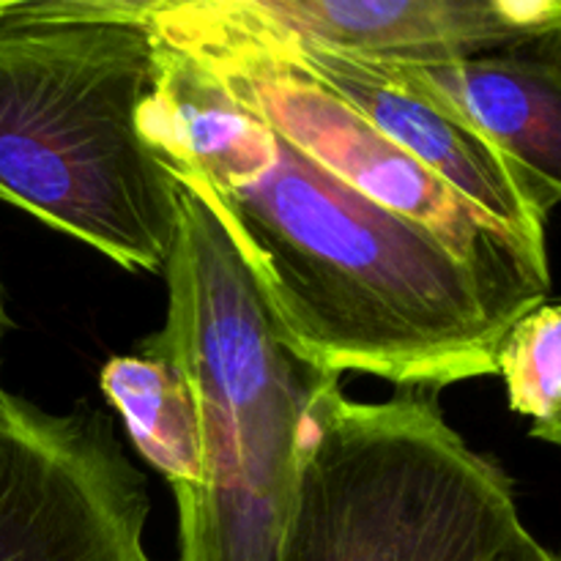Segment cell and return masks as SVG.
Here are the masks:
<instances>
[{"mask_svg":"<svg viewBox=\"0 0 561 561\" xmlns=\"http://www.w3.org/2000/svg\"><path fill=\"white\" fill-rule=\"evenodd\" d=\"M148 0L0 3V197L135 272H162L179 192L137 126Z\"/></svg>","mask_w":561,"mask_h":561,"instance_id":"cell-2","label":"cell"},{"mask_svg":"<svg viewBox=\"0 0 561 561\" xmlns=\"http://www.w3.org/2000/svg\"><path fill=\"white\" fill-rule=\"evenodd\" d=\"M394 66L561 192V33L449 64Z\"/></svg>","mask_w":561,"mask_h":561,"instance_id":"cell-9","label":"cell"},{"mask_svg":"<svg viewBox=\"0 0 561 561\" xmlns=\"http://www.w3.org/2000/svg\"><path fill=\"white\" fill-rule=\"evenodd\" d=\"M168 318L142 343L181 367L197 403L203 485L179 502V561H274L327 373L274 323L214 214L179 192L162 268Z\"/></svg>","mask_w":561,"mask_h":561,"instance_id":"cell-3","label":"cell"},{"mask_svg":"<svg viewBox=\"0 0 561 561\" xmlns=\"http://www.w3.org/2000/svg\"><path fill=\"white\" fill-rule=\"evenodd\" d=\"M510 409L531 420V436L561 442V310L551 299L520 316L496 348Z\"/></svg>","mask_w":561,"mask_h":561,"instance_id":"cell-11","label":"cell"},{"mask_svg":"<svg viewBox=\"0 0 561 561\" xmlns=\"http://www.w3.org/2000/svg\"><path fill=\"white\" fill-rule=\"evenodd\" d=\"M148 22L211 66L301 151L431 230L499 294L526 310L551 299V268L537 266L502 225L327 91L290 44L252 20L239 0H148Z\"/></svg>","mask_w":561,"mask_h":561,"instance_id":"cell-5","label":"cell"},{"mask_svg":"<svg viewBox=\"0 0 561 561\" xmlns=\"http://www.w3.org/2000/svg\"><path fill=\"white\" fill-rule=\"evenodd\" d=\"M107 403L126 422L137 453L184 499L203 485V444L190 381L170 356L140 340L99 373Z\"/></svg>","mask_w":561,"mask_h":561,"instance_id":"cell-10","label":"cell"},{"mask_svg":"<svg viewBox=\"0 0 561 561\" xmlns=\"http://www.w3.org/2000/svg\"><path fill=\"white\" fill-rule=\"evenodd\" d=\"M491 561H559V559L557 553H551L546 546H540L526 526H520V529L515 531L502 548H499L496 557Z\"/></svg>","mask_w":561,"mask_h":561,"instance_id":"cell-12","label":"cell"},{"mask_svg":"<svg viewBox=\"0 0 561 561\" xmlns=\"http://www.w3.org/2000/svg\"><path fill=\"white\" fill-rule=\"evenodd\" d=\"M146 477L104 411L0 392V561H157Z\"/></svg>","mask_w":561,"mask_h":561,"instance_id":"cell-6","label":"cell"},{"mask_svg":"<svg viewBox=\"0 0 561 561\" xmlns=\"http://www.w3.org/2000/svg\"><path fill=\"white\" fill-rule=\"evenodd\" d=\"M153 42L137 126L214 214L301 362L425 392L496 373L499 343L526 307L301 151L190 49L157 31Z\"/></svg>","mask_w":561,"mask_h":561,"instance_id":"cell-1","label":"cell"},{"mask_svg":"<svg viewBox=\"0 0 561 561\" xmlns=\"http://www.w3.org/2000/svg\"><path fill=\"white\" fill-rule=\"evenodd\" d=\"M520 526L510 474L444 420L436 392L359 403L329 378L274 561H491Z\"/></svg>","mask_w":561,"mask_h":561,"instance_id":"cell-4","label":"cell"},{"mask_svg":"<svg viewBox=\"0 0 561 561\" xmlns=\"http://www.w3.org/2000/svg\"><path fill=\"white\" fill-rule=\"evenodd\" d=\"M283 38L327 91L343 99L373 129L403 148L463 201L502 225L537 266L548 268L546 228L561 192L548 190L518 168L477 126L411 80L400 66Z\"/></svg>","mask_w":561,"mask_h":561,"instance_id":"cell-7","label":"cell"},{"mask_svg":"<svg viewBox=\"0 0 561 561\" xmlns=\"http://www.w3.org/2000/svg\"><path fill=\"white\" fill-rule=\"evenodd\" d=\"M261 25L378 64H449L561 33L559 0H239Z\"/></svg>","mask_w":561,"mask_h":561,"instance_id":"cell-8","label":"cell"},{"mask_svg":"<svg viewBox=\"0 0 561 561\" xmlns=\"http://www.w3.org/2000/svg\"><path fill=\"white\" fill-rule=\"evenodd\" d=\"M11 327L9 316H5V307H3V290H0V348H3V334L5 329ZM0 392H3V387H0Z\"/></svg>","mask_w":561,"mask_h":561,"instance_id":"cell-13","label":"cell"}]
</instances>
